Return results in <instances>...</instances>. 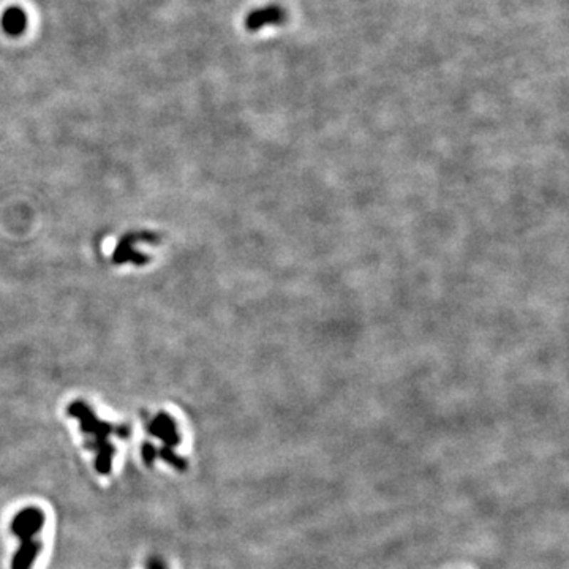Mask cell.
Wrapping results in <instances>:
<instances>
[{
	"label": "cell",
	"instance_id": "1",
	"mask_svg": "<svg viewBox=\"0 0 569 569\" xmlns=\"http://www.w3.org/2000/svg\"><path fill=\"white\" fill-rule=\"evenodd\" d=\"M27 23V14L19 6H10L2 14V28L5 33L11 35V37H18V35L24 33Z\"/></svg>",
	"mask_w": 569,
	"mask_h": 569
}]
</instances>
